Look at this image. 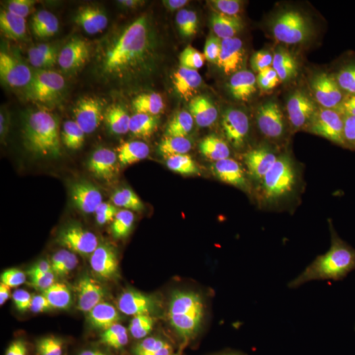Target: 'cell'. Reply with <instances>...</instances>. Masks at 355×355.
Wrapping results in <instances>:
<instances>
[{
    "instance_id": "obj_1",
    "label": "cell",
    "mask_w": 355,
    "mask_h": 355,
    "mask_svg": "<svg viewBox=\"0 0 355 355\" xmlns=\"http://www.w3.org/2000/svg\"><path fill=\"white\" fill-rule=\"evenodd\" d=\"M231 58L219 23L191 38L154 70L147 83L149 104L162 118H193L218 109L227 97Z\"/></svg>"
},
{
    "instance_id": "obj_2",
    "label": "cell",
    "mask_w": 355,
    "mask_h": 355,
    "mask_svg": "<svg viewBox=\"0 0 355 355\" xmlns=\"http://www.w3.org/2000/svg\"><path fill=\"white\" fill-rule=\"evenodd\" d=\"M34 202L40 224L53 234L84 238L92 232L87 184L73 168L58 165L42 172Z\"/></svg>"
},
{
    "instance_id": "obj_3",
    "label": "cell",
    "mask_w": 355,
    "mask_h": 355,
    "mask_svg": "<svg viewBox=\"0 0 355 355\" xmlns=\"http://www.w3.org/2000/svg\"><path fill=\"white\" fill-rule=\"evenodd\" d=\"M94 114L76 105H60L50 111L40 132L44 149L64 155L80 153L91 144L97 132Z\"/></svg>"
},
{
    "instance_id": "obj_4",
    "label": "cell",
    "mask_w": 355,
    "mask_h": 355,
    "mask_svg": "<svg viewBox=\"0 0 355 355\" xmlns=\"http://www.w3.org/2000/svg\"><path fill=\"white\" fill-rule=\"evenodd\" d=\"M110 171L128 202L139 200L156 180L155 155L144 146L121 147L111 161Z\"/></svg>"
},
{
    "instance_id": "obj_5",
    "label": "cell",
    "mask_w": 355,
    "mask_h": 355,
    "mask_svg": "<svg viewBox=\"0 0 355 355\" xmlns=\"http://www.w3.org/2000/svg\"><path fill=\"white\" fill-rule=\"evenodd\" d=\"M46 104L10 79H0V114L11 128L18 132L41 130L49 118Z\"/></svg>"
},
{
    "instance_id": "obj_6",
    "label": "cell",
    "mask_w": 355,
    "mask_h": 355,
    "mask_svg": "<svg viewBox=\"0 0 355 355\" xmlns=\"http://www.w3.org/2000/svg\"><path fill=\"white\" fill-rule=\"evenodd\" d=\"M135 84L132 65L123 58H110L89 77L86 95L96 108H109L123 101Z\"/></svg>"
},
{
    "instance_id": "obj_7",
    "label": "cell",
    "mask_w": 355,
    "mask_h": 355,
    "mask_svg": "<svg viewBox=\"0 0 355 355\" xmlns=\"http://www.w3.org/2000/svg\"><path fill=\"white\" fill-rule=\"evenodd\" d=\"M105 289L112 309L128 321L142 320L154 304L153 289L146 280L127 270L110 275L105 282Z\"/></svg>"
},
{
    "instance_id": "obj_8",
    "label": "cell",
    "mask_w": 355,
    "mask_h": 355,
    "mask_svg": "<svg viewBox=\"0 0 355 355\" xmlns=\"http://www.w3.org/2000/svg\"><path fill=\"white\" fill-rule=\"evenodd\" d=\"M176 232L167 224L148 222L133 237L132 253L146 268L166 272L176 260Z\"/></svg>"
},
{
    "instance_id": "obj_9",
    "label": "cell",
    "mask_w": 355,
    "mask_h": 355,
    "mask_svg": "<svg viewBox=\"0 0 355 355\" xmlns=\"http://www.w3.org/2000/svg\"><path fill=\"white\" fill-rule=\"evenodd\" d=\"M112 33L130 50L140 53L158 44L162 37V27L148 10L130 8L118 14L112 26Z\"/></svg>"
},
{
    "instance_id": "obj_10",
    "label": "cell",
    "mask_w": 355,
    "mask_h": 355,
    "mask_svg": "<svg viewBox=\"0 0 355 355\" xmlns=\"http://www.w3.org/2000/svg\"><path fill=\"white\" fill-rule=\"evenodd\" d=\"M259 125L270 146L282 150L301 130L303 116L294 105L270 100L258 114Z\"/></svg>"
},
{
    "instance_id": "obj_11",
    "label": "cell",
    "mask_w": 355,
    "mask_h": 355,
    "mask_svg": "<svg viewBox=\"0 0 355 355\" xmlns=\"http://www.w3.org/2000/svg\"><path fill=\"white\" fill-rule=\"evenodd\" d=\"M284 169L299 191H312L321 186L327 176L324 159L314 147L306 144H294L284 156Z\"/></svg>"
},
{
    "instance_id": "obj_12",
    "label": "cell",
    "mask_w": 355,
    "mask_h": 355,
    "mask_svg": "<svg viewBox=\"0 0 355 355\" xmlns=\"http://www.w3.org/2000/svg\"><path fill=\"white\" fill-rule=\"evenodd\" d=\"M88 79L83 69L64 65L44 72L42 86L44 95L51 101L69 105L86 94Z\"/></svg>"
},
{
    "instance_id": "obj_13",
    "label": "cell",
    "mask_w": 355,
    "mask_h": 355,
    "mask_svg": "<svg viewBox=\"0 0 355 355\" xmlns=\"http://www.w3.org/2000/svg\"><path fill=\"white\" fill-rule=\"evenodd\" d=\"M196 176L191 166L179 156H169L156 167V181L167 200L184 202L193 197Z\"/></svg>"
},
{
    "instance_id": "obj_14",
    "label": "cell",
    "mask_w": 355,
    "mask_h": 355,
    "mask_svg": "<svg viewBox=\"0 0 355 355\" xmlns=\"http://www.w3.org/2000/svg\"><path fill=\"white\" fill-rule=\"evenodd\" d=\"M88 31L76 17L60 15L51 20L46 30L49 49L58 58H69L83 53L88 46Z\"/></svg>"
},
{
    "instance_id": "obj_15",
    "label": "cell",
    "mask_w": 355,
    "mask_h": 355,
    "mask_svg": "<svg viewBox=\"0 0 355 355\" xmlns=\"http://www.w3.org/2000/svg\"><path fill=\"white\" fill-rule=\"evenodd\" d=\"M224 222L218 214L209 211L184 214L176 222V236L183 249L200 246L220 237Z\"/></svg>"
},
{
    "instance_id": "obj_16",
    "label": "cell",
    "mask_w": 355,
    "mask_h": 355,
    "mask_svg": "<svg viewBox=\"0 0 355 355\" xmlns=\"http://www.w3.org/2000/svg\"><path fill=\"white\" fill-rule=\"evenodd\" d=\"M0 43L10 57L17 60L36 58L40 51L38 28L6 14L0 20Z\"/></svg>"
},
{
    "instance_id": "obj_17",
    "label": "cell",
    "mask_w": 355,
    "mask_h": 355,
    "mask_svg": "<svg viewBox=\"0 0 355 355\" xmlns=\"http://www.w3.org/2000/svg\"><path fill=\"white\" fill-rule=\"evenodd\" d=\"M299 224L305 234L323 243L345 237V224L335 209L322 202L313 203L299 216Z\"/></svg>"
},
{
    "instance_id": "obj_18",
    "label": "cell",
    "mask_w": 355,
    "mask_h": 355,
    "mask_svg": "<svg viewBox=\"0 0 355 355\" xmlns=\"http://www.w3.org/2000/svg\"><path fill=\"white\" fill-rule=\"evenodd\" d=\"M324 96L340 113L355 109L354 55L333 60L330 83Z\"/></svg>"
},
{
    "instance_id": "obj_19",
    "label": "cell",
    "mask_w": 355,
    "mask_h": 355,
    "mask_svg": "<svg viewBox=\"0 0 355 355\" xmlns=\"http://www.w3.org/2000/svg\"><path fill=\"white\" fill-rule=\"evenodd\" d=\"M246 161L244 146L235 139L214 140L198 153V162L203 170L235 174L244 167Z\"/></svg>"
},
{
    "instance_id": "obj_20",
    "label": "cell",
    "mask_w": 355,
    "mask_h": 355,
    "mask_svg": "<svg viewBox=\"0 0 355 355\" xmlns=\"http://www.w3.org/2000/svg\"><path fill=\"white\" fill-rule=\"evenodd\" d=\"M238 188V178L214 170H202L196 176L193 197L209 207L225 205L233 197Z\"/></svg>"
},
{
    "instance_id": "obj_21",
    "label": "cell",
    "mask_w": 355,
    "mask_h": 355,
    "mask_svg": "<svg viewBox=\"0 0 355 355\" xmlns=\"http://www.w3.org/2000/svg\"><path fill=\"white\" fill-rule=\"evenodd\" d=\"M291 182L284 168H266L252 187L247 205H279L288 195Z\"/></svg>"
},
{
    "instance_id": "obj_22",
    "label": "cell",
    "mask_w": 355,
    "mask_h": 355,
    "mask_svg": "<svg viewBox=\"0 0 355 355\" xmlns=\"http://www.w3.org/2000/svg\"><path fill=\"white\" fill-rule=\"evenodd\" d=\"M316 39L324 55L331 60L349 58L355 51V25L322 19L316 26Z\"/></svg>"
},
{
    "instance_id": "obj_23",
    "label": "cell",
    "mask_w": 355,
    "mask_h": 355,
    "mask_svg": "<svg viewBox=\"0 0 355 355\" xmlns=\"http://www.w3.org/2000/svg\"><path fill=\"white\" fill-rule=\"evenodd\" d=\"M288 216L280 205H247L239 217L238 227L253 237L266 232H277L286 226Z\"/></svg>"
},
{
    "instance_id": "obj_24",
    "label": "cell",
    "mask_w": 355,
    "mask_h": 355,
    "mask_svg": "<svg viewBox=\"0 0 355 355\" xmlns=\"http://www.w3.org/2000/svg\"><path fill=\"white\" fill-rule=\"evenodd\" d=\"M128 202L113 181L99 182L92 198V211L103 223L114 225L125 218Z\"/></svg>"
},
{
    "instance_id": "obj_25",
    "label": "cell",
    "mask_w": 355,
    "mask_h": 355,
    "mask_svg": "<svg viewBox=\"0 0 355 355\" xmlns=\"http://www.w3.org/2000/svg\"><path fill=\"white\" fill-rule=\"evenodd\" d=\"M167 300L173 309L211 317L216 313V306L209 296L195 282H182L170 289Z\"/></svg>"
},
{
    "instance_id": "obj_26",
    "label": "cell",
    "mask_w": 355,
    "mask_h": 355,
    "mask_svg": "<svg viewBox=\"0 0 355 355\" xmlns=\"http://www.w3.org/2000/svg\"><path fill=\"white\" fill-rule=\"evenodd\" d=\"M319 258L331 272L355 282V241L342 237L318 248Z\"/></svg>"
},
{
    "instance_id": "obj_27",
    "label": "cell",
    "mask_w": 355,
    "mask_h": 355,
    "mask_svg": "<svg viewBox=\"0 0 355 355\" xmlns=\"http://www.w3.org/2000/svg\"><path fill=\"white\" fill-rule=\"evenodd\" d=\"M249 245L257 256L275 263H289L299 259L291 240L279 231L254 235L250 239Z\"/></svg>"
},
{
    "instance_id": "obj_28",
    "label": "cell",
    "mask_w": 355,
    "mask_h": 355,
    "mask_svg": "<svg viewBox=\"0 0 355 355\" xmlns=\"http://www.w3.org/2000/svg\"><path fill=\"white\" fill-rule=\"evenodd\" d=\"M202 331V323L195 315L177 317L167 338L171 355H190L195 349Z\"/></svg>"
},
{
    "instance_id": "obj_29",
    "label": "cell",
    "mask_w": 355,
    "mask_h": 355,
    "mask_svg": "<svg viewBox=\"0 0 355 355\" xmlns=\"http://www.w3.org/2000/svg\"><path fill=\"white\" fill-rule=\"evenodd\" d=\"M333 189L340 210L355 223V163L343 162L338 166Z\"/></svg>"
},
{
    "instance_id": "obj_30",
    "label": "cell",
    "mask_w": 355,
    "mask_h": 355,
    "mask_svg": "<svg viewBox=\"0 0 355 355\" xmlns=\"http://www.w3.org/2000/svg\"><path fill=\"white\" fill-rule=\"evenodd\" d=\"M308 90L306 81L286 69L279 70L270 83V100L294 106L305 99Z\"/></svg>"
},
{
    "instance_id": "obj_31",
    "label": "cell",
    "mask_w": 355,
    "mask_h": 355,
    "mask_svg": "<svg viewBox=\"0 0 355 355\" xmlns=\"http://www.w3.org/2000/svg\"><path fill=\"white\" fill-rule=\"evenodd\" d=\"M53 6V2L50 0H17L11 4L8 15L38 28L50 15Z\"/></svg>"
},
{
    "instance_id": "obj_32",
    "label": "cell",
    "mask_w": 355,
    "mask_h": 355,
    "mask_svg": "<svg viewBox=\"0 0 355 355\" xmlns=\"http://www.w3.org/2000/svg\"><path fill=\"white\" fill-rule=\"evenodd\" d=\"M333 60L324 53H316L310 58L306 72V83L311 92L324 95L330 83Z\"/></svg>"
},
{
    "instance_id": "obj_33",
    "label": "cell",
    "mask_w": 355,
    "mask_h": 355,
    "mask_svg": "<svg viewBox=\"0 0 355 355\" xmlns=\"http://www.w3.org/2000/svg\"><path fill=\"white\" fill-rule=\"evenodd\" d=\"M177 317L172 308L154 303L142 318L144 333L149 338H155L161 334L170 331Z\"/></svg>"
},
{
    "instance_id": "obj_34",
    "label": "cell",
    "mask_w": 355,
    "mask_h": 355,
    "mask_svg": "<svg viewBox=\"0 0 355 355\" xmlns=\"http://www.w3.org/2000/svg\"><path fill=\"white\" fill-rule=\"evenodd\" d=\"M312 4L324 16V19L355 25V0H317Z\"/></svg>"
},
{
    "instance_id": "obj_35",
    "label": "cell",
    "mask_w": 355,
    "mask_h": 355,
    "mask_svg": "<svg viewBox=\"0 0 355 355\" xmlns=\"http://www.w3.org/2000/svg\"><path fill=\"white\" fill-rule=\"evenodd\" d=\"M87 355H144L137 347L123 342L116 336H107L100 338L89 349Z\"/></svg>"
},
{
    "instance_id": "obj_36",
    "label": "cell",
    "mask_w": 355,
    "mask_h": 355,
    "mask_svg": "<svg viewBox=\"0 0 355 355\" xmlns=\"http://www.w3.org/2000/svg\"><path fill=\"white\" fill-rule=\"evenodd\" d=\"M263 33L272 53L277 55H284V15L270 14L263 25Z\"/></svg>"
},
{
    "instance_id": "obj_37",
    "label": "cell",
    "mask_w": 355,
    "mask_h": 355,
    "mask_svg": "<svg viewBox=\"0 0 355 355\" xmlns=\"http://www.w3.org/2000/svg\"><path fill=\"white\" fill-rule=\"evenodd\" d=\"M284 2L280 0H246L244 1V6L246 7L248 12L256 17L265 16L266 14H270L277 10Z\"/></svg>"
},
{
    "instance_id": "obj_38",
    "label": "cell",
    "mask_w": 355,
    "mask_h": 355,
    "mask_svg": "<svg viewBox=\"0 0 355 355\" xmlns=\"http://www.w3.org/2000/svg\"><path fill=\"white\" fill-rule=\"evenodd\" d=\"M296 24L289 16L284 15V55L293 51L296 44Z\"/></svg>"
},
{
    "instance_id": "obj_39",
    "label": "cell",
    "mask_w": 355,
    "mask_h": 355,
    "mask_svg": "<svg viewBox=\"0 0 355 355\" xmlns=\"http://www.w3.org/2000/svg\"><path fill=\"white\" fill-rule=\"evenodd\" d=\"M177 6L183 11L190 13H200L216 6V2L209 0H179Z\"/></svg>"
},
{
    "instance_id": "obj_40",
    "label": "cell",
    "mask_w": 355,
    "mask_h": 355,
    "mask_svg": "<svg viewBox=\"0 0 355 355\" xmlns=\"http://www.w3.org/2000/svg\"><path fill=\"white\" fill-rule=\"evenodd\" d=\"M343 132L349 146L355 150V109L349 112L345 116Z\"/></svg>"
},
{
    "instance_id": "obj_41",
    "label": "cell",
    "mask_w": 355,
    "mask_h": 355,
    "mask_svg": "<svg viewBox=\"0 0 355 355\" xmlns=\"http://www.w3.org/2000/svg\"><path fill=\"white\" fill-rule=\"evenodd\" d=\"M9 196L8 177L6 170L2 168L0 171V202L2 205L7 202V198Z\"/></svg>"
}]
</instances>
